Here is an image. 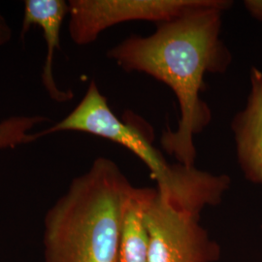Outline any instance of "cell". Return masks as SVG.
Wrapping results in <instances>:
<instances>
[{
    "mask_svg": "<svg viewBox=\"0 0 262 262\" xmlns=\"http://www.w3.org/2000/svg\"><path fill=\"white\" fill-rule=\"evenodd\" d=\"M232 5L210 7L159 25L149 36L132 34L107 51L109 59L125 72H141L167 84L178 100L175 130L161 135L164 150L178 163L195 166L194 136L212 121L201 93L207 74H224L232 55L221 38L223 14Z\"/></svg>",
    "mask_w": 262,
    "mask_h": 262,
    "instance_id": "obj_1",
    "label": "cell"
},
{
    "mask_svg": "<svg viewBox=\"0 0 262 262\" xmlns=\"http://www.w3.org/2000/svg\"><path fill=\"white\" fill-rule=\"evenodd\" d=\"M133 187L112 159H95L45 216L44 262H118Z\"/></svg>",
    "mask_w": 262,
    "mask_h": 262,
    "instance_id": "obj_2",
    "label": "cell"
},
{
    "mask_svg": "<svg viewBox=\"0 0 262 262\" xmlns=\"http://www.w3.org/2000/svg\"><path fill=\"white\" fill-rule=\"evenodd\" d=\"M62 131L93 134L127 149L150 169L151 177L157 182V188L161 191H173L187 178V166L181 163L169 164L154 146L151 137L133 122L122 121L113 113L95 81L90 83L84 97L72 112L36 134L39 139Z\"/></svg>",
    "mask_w": 262,
    "mask_h": 262,
    "instance_id": "obj_3",
    "label": "cell"
},
{
    "mask_svg": "<svg viewBox=\"0 0 262 262\" xmlns=\"http://www.w3.org/2000/svg\"><path fill=\"white\" fill-rule=\"evenodd\" d=\"M229 0H70L68 31L78 46H86L107 28L128 21L168 23L210 7L232 5Z\"/></svg>",
    "mask_w": 262,
    "mask_h": 262,
    "instance_id": "obj_4",
    "label": "cell"
},
{
    "mask_svg": "<svg viewBox=\"0 0 262 262\" xmlns=\"http://www.w3.org/2000/svg\"><path fill=\"white\" fill-rule=\"evenodd\" d=\"M149 262H215L219 244L200 225V215L169 203L150 188L145 207Z\"/></svg>",
    "mask_w": 262,
    "mask_h": 262,
    "instance_id": "obj_5",
    "label": "cell"
},
{
    "mask_svg": "<svg viewBox=\"0 0 262 262\" xmlns=\"http://www.w3.org/2000/svg\"><path fill=\"white\" fill-rule=\"evenodd\" d=\"M236 156L247 180L262 185V71L252 67L247 102L231 122Z\"/></svg>",
    "mask_w": 262,
    "mask_h": 262,
    "instance_id": "obj_6",
    "label": "cell"
},
{
    "mask_svg": "<svg viewBox=\"0 0 262 262\" xmlns=\"http://www.w3.org/2000/svg\"><path fill=\"white\" fill-rule=\"evenodd\" d=\"M68 2L64 0H27L21 24L20 36L25 37L32 26H37L43 31L47 46L45 63L42 71V84L49 96L56 102L62 103L73 99L72 91H61L56 85L53 63L56 50L60 49V30L68 15Z\"/></svg>",
    "mask_w": 262,
    "mask_h": 262,
    "instance_id": "obj_7",
    "label": "cell"
},
{
    "mask_svg": "<svg viewBox=\"0 0 262 262\" xmlns=\"http://www.w3.org/2000/svg\"><path fill=\"white\" fill-rule=\"evenodd\" d=\"M150 189L135 187L127 202L118 262H149V233L144 214Z\"/></svg>",
    "mask_w": 262,
    "mask_h": 262,
    "instance_id": "obj_8",
    "label": "cell"
},
{
    "mask_svg": "<svg viewBox=\"0 0 262 262\" xmlns=\"http://www.w3.org/2000/svg\"><path fill=\"white\" fill-rule=\"evenodd\" d=\"M47 121L42 116H13L0 122V150L14 149L20 145L37 140L34 126Z\"/></svg>",
    "mask_w": 262,
    "mask_h": 262,
    "instance_id": "obj_9",
    "label": "cell"
},
{
    "mask_svg": "<svg viewBox=\"0 0 262 262\" xmlns=\"http://www.w3.org/2000/svg\"><path fill=\"white\" fill-rule=\"evenodd\" d=\"M244 5L253 18L262 21V0H246Z\"/></svg>",
    "mask_w": 262,
    "mask_h": 262,
    "instance_id": "obj_10",
    "label": "cell"
},
{
    "mask_svg": "<svg viewBox=\"0 0 262 262\" xmlns=\"http://www.w3.org/2000/svg\"><path fill=\"white\" fill-rule=\"evenodd\" d=\"M12 38V29L7 19L0 14V47L6 45Z\"/></svg>",
    "mask_w": 262,
    "mask_h": 262,
    "instance_id": "obj_11",
    "label": "cell"
}]
</instances>
